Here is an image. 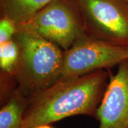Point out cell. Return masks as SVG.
I'll list each match as a JSON object with an SVG mask.
<instances>
[{"label":"cell","instance_id":"cell-1","mask_svg":"<svg viewBox=\"0 0 128 128\" xmlns=\"http://www.w3.org/2000/svg\"><path fill=\"white\" fill-rule=\"evenodd\" d=\"M106 73L98 70L80 77L59 79L31 96L21 128L50 124L78 114L95 117L103 97Z\"/></svg>","mask_w":128,"mask_h":128},{"label":"cell","instance_id":"cell-2","mask_svg":"<svg viewBox=\"0 0 128 128\" xmlns=\"http://www.w3.org/2000/svg\"><path fill=\"white\" fill-rule=\"evenodd\" d=\"M19 48L15 72L18 90L29 98L57 82L61 76L64 50L32 32L17 28Z\"/></svg>","mask_w":128,"mask_h":128},{"label":"cell","instance_id":"cell-3","mask_svg":"<svg viewBox=\"0 0 128 128\" xmlns=\"http://www.w3.org/2000/svg\"><path fill=\"white\" fill-rule=\"evenodd\" d=\"M17 28L34 32L64 50L86 34L84 16L76 0H54Z\"/></svg>","mask_w":128,"mask_h":128},{"label":"cell","instance_id":"cell-4","mask_svg":"<svg viewBox=\"0 0 128 128\" xmlns=\"http://www.w3.org/2000/svg\"><path fill=\"white\" fill-rule=\"evenodd\" d=\"M128 59V48L83 35L64 50L60 79L80 77L98 70L119 65Z\"/></svg>","mask_w":128,"mask_h":128},{"label":"cell","instance_id":"cell-5","mask_svg":"<svg viewBox=\"0 0 128 128\" xmlns=\"http://www.w3.org/2000/svg\"><path fill=\"white\" fill-rule=\"evenodd\" d=\"M90 36L128 48V2L76 0Z\"/></svg>","mask_w":128,"mask_h":128},{"label":"cell","instance_id":"cell-6","mask_svg":"<svg viewBox=\"0 0 128 128\" xmlns=\"http://www.w3.org/2000/svg\"><path fill=\"white\" fill-rule=\"evenodd\" d=\"M96 118L98 128H128V59L111 76Z\"/></svg>","mask_w":128,"mask_h":128},{"label":"cell","instance_id":"cell-7","mask_svg":"<svg viewBox=\"0 0 128 128\" xmlns=\"http://www.w3.org/2000/svg\"><path fill=\"white\" fill-rule=\"evenodd\" d=\"M54 0H0L3 16L17 26L26 22Z\"/></svg>","mask_w":128,"mask_h":128},{"label":"cell","instance_id":"cell-8","mask_svg":"<svg viewBox=\"0 0 128 128\" xmlns=\"http://www.w3.org/2000/svg\"><path fill=\"white\" fill-rule=\"evenodd\" d=\"M28 98L18 89L10 96L0 110V128H21Z\"/></svg>","mask_w":128,"mask_h":128},{"label":"cell","instance_id":"cell-9","mask_svg":"<svg viewBox=\"0 0 128 128\" xmlns=\"http://www.w3.org/2000/svg\"><path fill=\"white\" fill-rule=\"evenodd\" d=\"M19 59V48L16 40L0 44V67L7 74L15 75Z\"/></svg>","mask_w":128,"mask_h":128},{"label":"cell","instance_id":"cell-10","mask_svg":"<svg viewBox=\"0 0 128 128\" xmlns=\"http://www.w3.org/2000/svg\"><path fill=\"white\" fill-rule=\"evenodd\" d=\"M17 32V25L12 20L2 16L0 20V44L13 39Z\"/></svg>","mask_w":128,"mask_h":128},{"label":"cell","instance_id":"cell-11","mask_svg":"<svg viewBox=\"0 0 128 128\" xmlns=\"http://www.w3.org/2000/svg\"><path fill=\"white\" fill-rule=\"evenodd\" d=\"M54 128L50 126V124H43V125H40V126H38L36 128Z\"/></svg>","mask_w":128,"mask_h":128},{"label":"cell","instance_id":"cell-12","mask_svg":"<svg viewBox=\"0 0 128 128\" xmlns=\"http://www.w3.org/2000/svg\"><path fill=\"white\" fill-rule=\"evenodd\" d=\"M126 1H128V0H126Z\"/></svg>","mask_w":128,"mask_h":128}]
</instances>
